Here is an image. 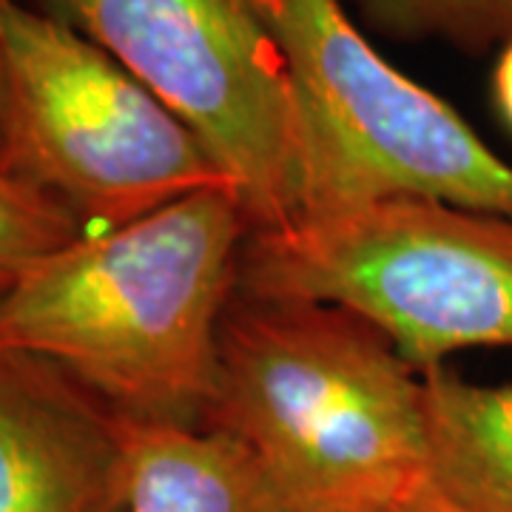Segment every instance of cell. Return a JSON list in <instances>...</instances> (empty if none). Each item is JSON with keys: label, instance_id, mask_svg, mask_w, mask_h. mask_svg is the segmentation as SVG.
<instances>
[{"label": "cell", "instance_id": "cell-1", "mask_svg": "<svg viewBox=\"0 0 512 512\" xmlns=\"http://www.w3.org/2000/svg\"><path fill=\"white\" fill-rule=\"evenodd\" d=\"M248 234L234 188L83 234L0 302V350L52 362L123 419L202 427Z\"/></svg>", "mask_w": 512, "mask_h": 512}, {"label": "cell", "instance_id": "cell-2", "mask_svg": "<svg viewBox=\"0 0 512 512\" xmlns=\"http://www.w3.org/2000/svg\"><path fill=\"white\" fill-rule=\"evenodd\" d=\"M205 430L242 441L293 512L424 484L421 370L359 313L234 291Z\"/></svg>", "mask_w": 512, "mask_h": 512}, {"label": "cell", "instance_id": "cell-3", "mask_svg": "<svg viewBox=\"0 0 512 512\" xmlns=\"http://www.w3.org/2000/svg\"><path fill=\"white\" fill-rule=\"evenodd\" d=\"M237 291L348 308L419 370L512 348V217L424 197L311 217L248 234Z\"/></svg>", "mask_w": 512, "mask_h": 512}, {"label": "cell", "instance_id": "cell-4", "mask_svg": "<svg viewBox=\"0 0 512 512\" xmlns=\"http://www.w3.org/2000/svg\"><path fill=\"white\" fill-rule=\"evenodd\" d=\"M0 40V168L63 205L86 234L234 188L197 134L72 23L15 0Z\"/></svg>", "mask_w": 512, "mask_h": 512}, {"label": "cell", "instance_id": "cell-5", "mask_svg": "<svg viewBox=\"0 0 512 512\" xmlns=\"http://www.w3.org/2000/svg\"><path fill=\"white\" fill-rule=\"evenodd\" d=\"M251 3L291 77L302 128V220L393 197L512 217V165L439 94L390 66L350 20L345 0Z\"/></svg>", "mask_w": 512, "mask_h": 512}, {"label": "cell", "instance_id": "cell-6", "mask_svg": "<svg viewBox=\"0 0 512 512\" xmlns=\"http://www.w3.org/2000/svg\"><path fill=\"white\" fill-rule=\"evenodd\" d=\"M197 134L251 234L305 214L302 128L285 57L251 0H52Z\"/></svg>", "mask_w": 512, "mask_h": 512}, {"label": "cell", "instance_id": "cell-7", "mask_svg": "<svg viewBox=\"0 0 512 512\" xmlns=\"http://www.w3.org/2000/svg\"><path fill=\"white\" fill-rule=\"evenodd\" d=\"M0 512H126V419L18 350H0Z\"/></svg>", "mask_w": 512, "mask_h": 512}, {"label": "cell", "instance_id": "cell-8", "mask_svg": "<svg viewBox=\"0 0 512 512\" xmlns=\"http://www.w3.org/2000/svg\"><path fill=\"white\" fill-rule=\"evenodd\" d=\"M126 512H293L259 458L205 427L126 419Z\"/></svg>", "mask_w": 512, "mask_h": 512}, {"label": "cell", "instance_id": "cell-9", "mask_svg": "<svg viewBox=\"0 0 512 512\" xmlns=\"http://www.w3.org/2000/svg\"><path fill=\"white\" fill-rule=\"evenodd\" d=\"M424 481L450 512H512V382L478 384L421 370Z\"/></svg>", "mask_w": 512, "mask_h": 512}, {"label": "cell", "instance_id": "cell-10", "mask_svg": "<svg viewBox=\"0 0 512 512\" xmlns=\"http://www.w3.org/2000/svg\"><path fill=\"white\" fill-rule=\"evenodd\" d=\"M367 29L393 40H441L490 52L512 37V0H350Z\"/></svg>", "mask_w": 512, "mask_h": 512}, {"label": "cell", "instance_id": "cell-11", "mask_svg": "<svg viewBox=\"0 0 512 512\" xmlns=\"http://www.w3.org/2000/svg\"><path fill=\"white\" fill-rule=\"evenodd\" d=\"M83 234L63 205L0 168V302L37 262Z\"/></svg>", "mask_w": 512, "mask_h": 512}, {"label": "cell", "instance_id": "cell-12", "mask_svg": "<svg viewBox=\"0 0 512 512\" xmlns=\"http://www.w3.org/2000/svg\"><path fill=\"white\" fill-rule=\"evenodd\" d=\"M330 512H450L441 504L436 495L430 493L427 481L399 495H387V498H370V501H359V504H348L339 510Z\"/></svg>", "mask_w": 512, "mask_h": 512}, {"label": "cell", "instance_id": "cell-13", "mask_svg": "<svg viewBox=\"0 0 512 512\" xmlns=\"http://www.w3.org/2000/svg\"><path fill=\"white\" fill-rule=\"evenodd\" d=\"M493 100L501 120L512 128V37L501 46L493 69Z\"/></svg>", "mask_w": 512, "mask_h": 512}, {"label": "cell", "instance_id": "cell-14", "mask_svg": "<svg viewBox=\"0 0 512 512\" xmlns=\"http://www.w3.org/2000/svg\"><path fill=\"white\" fill-rule=\"evenodd\" d=\"M12 3L15 0H0V20ZM3 114H6V74H3V40H0V146H3Z\"/></svg>", "mask_w": 512, "mask_h": 512}]
</instances>
